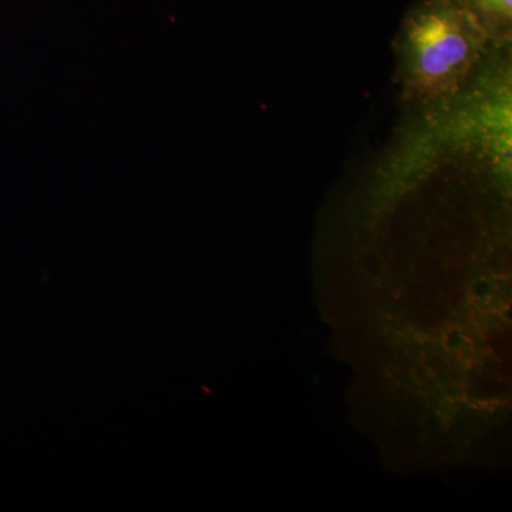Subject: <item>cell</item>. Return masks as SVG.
Instances as JSON below:
<instances>
[{
    "label": "cell",
    "mask_w": 512,
    "mask_h": 512,
    "mask_svg": "<svg viewBox=\"0 0 512 512\" xmlns=\"http://www.w3.org/2000/svg\"><path fill=\"white\" fill-rule=\"evenodd\" d=\"M487 30L463 0H421L404 25V63L421 94L456 86L473 67Z\"/></svg>",
    "instance_id": "6da1fadb"
},
{
    "label": "cell",
    "mask_w": 512,
    "mask_h": 512,
    "mask_svg": "<svg viewBox=\"0 0 512 512\" xmlns=\"http://www.w3.org/2000/svg\"><path fill=\"white\" fill-rule=\"evenodd\" d=\"M485 30L510 26L512 0H463Z\"/></svg>",
    "instance_id": "7a4b0ae2"
}]
</instances>
